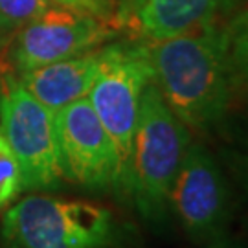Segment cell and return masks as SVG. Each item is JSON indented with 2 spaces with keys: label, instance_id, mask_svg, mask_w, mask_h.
<instances>
[{
  "label": "cell",
  "instance_id": "obj_4",
  "mask_svg": "<svg viewBox=\"0 0 248 248\" xmlns=\"http://www.w3.org/2000/svg\"><path fill=\"white\" fill-rule=\"evenodd\" d=\"M99 53L98 76L87 98L114 143L118 155L114 189L125 197L140 98L143 87L153 81V66L145 45H112Z\"/></svg>",
  "mask_w": 248,
  "mask_h": 248
},
{
  "label": "cell",
  "instance_id": "obj_13",
  "mask_svg": "<svg viewBox=\"0 0 248 248\" xmlns=\"http://www.w3.org/2000/svg\"><path fill=\"white\" fill-rule=\"evenodd\" d=\"M52 6V0H0V28L18 30L41 17Z\"/></svg>",
  "mask_w": 248,
  "mask_h": 248
},
{
  "label": "cell",
  "instance_id": "obj_10",
  "mask_svg": "<svg viewBox=\"0 0 248 248\" xmlns=\"http://www.w3.org/2000/svg\"><path fill=\"white\" fill-rule=\"evenodd\" d=\"M101 53L85 52L62 61L43 64L22 72L18 81L22 87L52 112L87 98L99 70Z\"/></svg>",
  "mask_w": 248,
  "mask_h": 248
},
{
  "label": "cell",
  "instance_id": "obj_15",
  "mask_svg": "<svg viewBox=\"0 0 248 248\" xmlns=\"http://www.w3.org/2000/svg\"><path fill=\"white\" fill-rule=\"evenodd\" d=\"M243 180H245V186L248 189V149L243 156Z\"/></svg>",
  "mask_w": 248,
  "mask_h": 248
},
{
  "label": "cell",
  "instance_id": "obj_2",
  "mask_svg": "<svg viewBox=\"0 0 248 248\" xmlns=\"http://www.w3.org/2000/svg\"><path fill=\"white\" fill-rule=\"evenodd\" d=\"M189 145V129L162 98L155 81L142 90L125 197L153 226L164 224L175 177Z\"/></svg>",
  "mask_w": 248,
  "mask_h": 248
},
{
  "label": "cell",
  "instance_id": "obj_3",
  "mask_svg": "<svg viewBox=\"0 0 248 248\" xmlns=\"http://www.w3.org/2000/svg\"><path fill=\"white\" fill-rule=\"evenodd\" d=\"M114 215L87 201L28 195L2 219V248H110Z\"/></svg>",
  "mask_w": 248,
  "mask_h": 248
},
{
  "label": "cell",
  "instance_id": "obj_8",
  "mask_svg": "<svg viewBox=\"0 0 248 248\" xmlns=\"http://www.w3.org/2000/svg\"><path fill=\"white\" fill-rule=\"evenodd\" d=\"M118 31L114 22L87 11L59 6L18 28L11 46V64L22 72L89 52Z\"/></svg>",
  "mask_w": 248,
  "mask_h": 248
},
{
  "label": "cell",
  "instance_id": "obj_6",
  "mask_svg": "<svg viewBox=\"0 0 248 248\" xmlns=\"http://www.w3.org/2000/svg\"><path fill=\"white\" fill-rule=\"evenodd\" d=\"M169 210L193 241H217L230 222V186L201 143L187 145L171 187Z\"/></svg>",
  "mask_w": 248,
  "mask_h": 248
},
{
  "label": "cell",
  "instance_id": "obj_5",
  "mask_svg": "<svg viewBox=\"0 0 248 248\" xmlns=\"http://www.w3.org/2000/svg\"><path fill=\"white\" fill-rule=\"evenodd\" d=\"M0 131L18 162L22 191H52L59 187L62 173L53 112L11 76L0 83Z\"/></svg>",
  "mask_w": 248,
  "mask_h": 248
},
{
  "label": "cell",
  "instance_id": "obj_7",
  "mask_svg": "<svg viewBox=\"0 0 248 248\" xmlns=\"http://www.w3.org/2000/svg\"><path fill=\"white\" fill-rule=\"evenodd\" d=\"M53 129L62 178L90 191L114 187L118 155L89 98L55 110Z\"/></svg>",
  "mask_w": 248,
  "mask_h": 248
},
{
  "label": "cell",
  "instance_id": "obj_9",
  "mask_svg": "<svg viewBox=\"0 0 248 248\" xmlns=\"http://www.w3.org/2000/svg\"><path fill=\"white\" fill-rule=\"evenodd\" d=\"M226 0H124L116 28L151 43L189 33L212 22Z\"/></svg>",
  "mask_w": 248,
  "mask_h": 248
},
{
  "label": "cell",
  "instance_id": "obj_1",
  "mask_svg": "<svg viewBox=\"0 0 248 248\" xmlns=\"http://www.w3.org/2000/svg\"><path fill=\"white\" fill-rule=\"evenodd\" d=\"M147 50L153 81L178 120L193 131L221 124L233 89L226 28L208 22Z\"/></svg>",
  "mask_w": 248,
  "mask_h": 248
},
{
  "label": "cell",
  "instance_id": "obj_12",
  "mask_svg": "<svg viewBox=\"0 0 248 248\" xmlns=\"http://www.w3.org/2000/svg\"><path fill=\"white\" fill-rule=\"evenodd\" d=\"M22 193V178L15 153L0 131V210L8 208Z\"/></svg>",
  "mask_w": 248,
  "mask_h": 248
},
{
  "label": "cell",
  "instance_id": "obj_11",
  "mask_svg": "<svg viewBox=\"0 0 248 248\" xmlns=\"http://www.w3.org/2000/svg\"><path fill=\"white\" fill-rule=\"evenodd\" d=\"M226 39L232 83L248 90V6L226 28Z\"/></svg>",
  "mask_w": 248,
  "mask_h": 248
},
{
  "label": "cell",
  "instance_id": "obj_16",
  "mask_svg": "<svg viewBox=\"0 0 248 248\" xmlns=\"http://www.w3.org/2000/svg\"><path fill=\"white\" fill-rule=\"evenodd\" d=\"M210 248H232V247L224 245V243H213V245H210Z\"/></svg>",
  "mask_w": 248,
  "mask_h": 248
},
{
  "label": "cell",
  "instance_id": "obj_14",
  "mask_svg": "<svg viewBox=\"0 0 248 248\" xmlns=\"http://www.w3.org/2000/svg\"><path fill=\"white\" fill-rule=\"evenodd\" d=\"M59 6L72 9H79V11H87L96 17L108 18L112 17V2L110 0H52Z\"/></svg>",
  "mask_w": 248,
  "mask_h": 248
},
{
  "label": "cell",
  "instance_id": "obj_17",
  "mask_svg": "<svg viewBox=\"0 0 248 248\" xmlns=\"http://www.w3.org/2000/svg\"><path fill=\"white\" fill-rule=\"evenodd\" d=\"M2 33H4V30L0 28V43H2Z\"/></svg>",
  "mask_w": 248,
  "mask_h": 248
}]
</instances>
